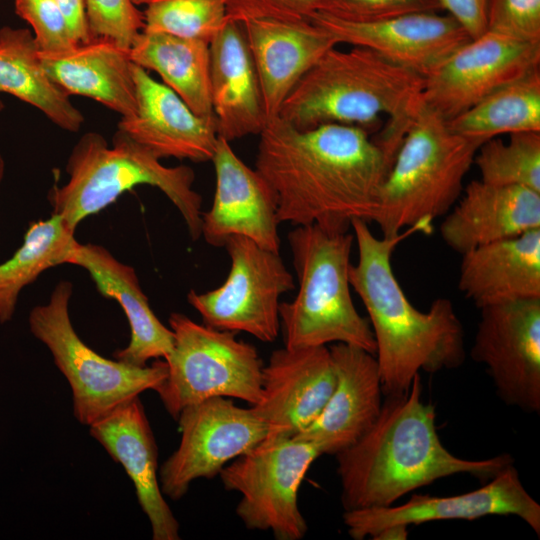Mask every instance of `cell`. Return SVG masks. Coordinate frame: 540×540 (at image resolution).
Segmentation results:
<instances>
[{
    "label": "cell",
    "instance_id": "9c48e42d",
    "mask_svg": "<svg viewBox=\"0 0 540 540\" xmlns=\"http://www.w3.org/2000/svg\"><path fill=\"white\" fill-rule=\"evenodd\" d=\"M168 322L174 345L165 360L167 375L154 391L174 419L185 407L212 397L259 401L263 363L253 345L182 313H172Z\"/></svg>",
    "mask_w": 540,
    "mask_h": 540
},
{
    "label": "cell",
    "instance_id": "5b68a950",
    "mask_svg": "<svg viewBox=\"0 0 540 540\" xmlns=\"http://www.w3.org/2000/svg\"><path fill=\"white\" fill-rule=\"evenodd\" d=\"M68 181L48 195L52 214L73 231L138 185L158 188L183 217L192 240L201 237L202 198L193 189L194 171L168 167L150 150L118 130L112 146L97 132H87L73 147L66 164Z\"/></svg>",
    "mask_w": 540,
    "mask_h": 540
},
{
    "label": "cell",
    "instance_id": "b9f144b4",
    "mask_svg": "<svg viewBox=\"0 0 540 540\" xmlns=\"http://www.w3.org/2000/svg\"><path fill=\"white\" fill-rule=\"evenodd\" d=\"M5 173V161L4 158L0 155V186Z\"/></svg>",
    "mask_w": 540,
    "mask_h": 540
},
{
    "label": "cell",
    "instance_id": "7c38bea8",
    "mask_svg": "<svg viewBox=\"0 0 540 540\" xmlns=\"http://www.w3.org/2000/svg\"><path fill=\"white\" fill-rule=\"evenodd\" d=\"M177 420L180 444L159 470L161 490L173 500L182 498L193 481L219 475L230 461L259 445L268 434L252 407H239L226 397L189 405Z\"/></svg>",
    "mask_w": 540,
    "mask_h": 540
},
{
    "label": "cell",
    "instance_id": "52a82bcc",
    "mask_svg": "<svg viewBox=\"0 0 540 540\" xmlns=\"http://www.w3.org/2000/svg\"><path fill=\"white\" fill-rule=\"evenodd\" d=\"M353 241L349 232L329 233L316 225L289 232L299 286L295 298L279 307L284 347L344 343L375 354L370 323L358 313L350 292Z\"/></svg>",
    "mask_w": 540,
    "mask_h": 540
},
{
    "label": "cell",
    "instance_id": "5bb4252c",
    "mask_svg": "<svg viewBox=\"0 0 540 540\" xmlns=\"http://www.w3.org/2000/svg\"><path fill=\"white\" fill-rule=\"evenodd\" d=\"M540 70V43L489 31L471 38L424 77L422 102L449 121L497 89Z\"/></svg>",
    "mask_w": 540,
    "mask_h": 540
},
{
    "label": "cell",
    "instance_id": "d6986e66",
    "mask_svg": "<svg viewBox=\"0 0 540 540\" xmlns=\"http://www.w3.org/2000/svg\"><path fill=\"white\" fill-rule=\"evenodd\" d=\"M136 111L117 129L157 158L211 161L218 141L216 119L197 115L172 89L133 63Z\"/></svg>",
    "mask_w": 540,
    "mask_h": 540
},
{
    "label": "cell",
    "instance_id": "484cf974",
    "mask_svg": "<svg viewBox=\"0 0 540 540\" xmlns=\"http://www.w3.org/2000/svg\"><path fill=\"white\" fill-rule=\"evenodd\" d=\"M49 77L68 95L91 98L121 117L136 111V87L130 49L106 38L60 52H40Z\"/></svg>",
    "mask_w": 540,
    "mask_h": 540
},
{
    "label": "cell",
    "instance_id": "1f68e13d",
    "mask_svg": "<svg viewBox=\"0 0 540 540\" xmlns=\"http://www.w3.org/2000/svg\"><path fill=\"white\" fill-rule=\"evenodd\" d=\"M473 164L485 183L540 193V132L511 133L507 141L492 138L478 148Z\"/></svg>",
    "mask_w": 540,
    "mask_h": 540
},
{
    "label": "cell",
    "instance_id": "60d3db41",
    "mask_svg": "<svg viewBox=\"0 0 540 540\" xmlns=\"http://www.w3.org/2000/svg\"><path fill=\"white\" fill-rule=\"evenodd\" d=\"M408 536V526L391 525L379 531L372 539L374 540H404Z\"/></svg>",
    "mask_w": 540,
    "mask_h": 540
},
{
    "label": "cell",
    "instance_id": "836d02e7",
    "mask_svg": "<svg viewBox=\"0 0 540 540\" xmlns=\"http://www.w3.org/2000/svg\"><path fill=\"white\" fill-rule=\"evenodd\" d=\"M91 38H106L130 49L145 23L132 0H84Z\"/></svg>",
    "mask_w": 540,
    "mask_h": 540
},
{
    "label": "cell",
    "instance_id": "ffe728a7",
    "mask_svg": "<svg viewBox=\"0 0 540 540\" xmlns=\"http://www.w3.org/2000/svg\"><path fill=\"white\" fill-rule=\"evenodd\" d=\"M329 350L333 391L317 418L294 436L315 444L321 455H336L359 440L379 416L383 394L374 354L344 343H334Z\"/></svg>",
    "mask_w": 540,
    "mask_h": 540
},
{
    "label": "cell",
    "instance_id": "ac0fdd59",
    "mask_svg": "<svg viewBox=\"0 0 540 540\" xmlns=\"http://www.w3.org/2000/svg\"><path fill=\"white\" fill-rule=\"evenodd\" d=\"M335 385L326 346L281 348L262 368L261 397L252 405L268 429L266 439L292 438L321 413Z\"/></svg>",
    "mask_w": 540,
    "mask_h": 540
},
{
    "label": "cell",
    "instance_id": "603a6c76",
    "mask_svg": "<svg viewBox=\"0 0 540 540\" xmlns=\"http://www.w3.org/2000/svg\"><path fill=\"white\" fill-rule=\"evenodd\" d=\"M540 228V193L521 186L471 181L440 227L445 244L463 255L479 246Z\"/></svg>",
    "mask_w": 540,
    "mask_h": 540
},
{
    "label": "cell",
    "instance_id": "83f0119b",
    "mask_svg": "<svg viewBox=\"0 0 540 540\" xmlns=\"http://www.w3.org/2000/svg\"><path fill=\"white\" fill-rule=\"evenodd\" d=\"M0 92L40 110L53 124L78 132L83 114L42 66L33 33L27 28H0Z\"/></svg>",
    "mask_w": 540,
    "mask_h": 540
},
{
    "label": "cell",
    "instance_id": "7402d4cb",
    "mask_svg": "<svg viewBox=\"0 0 540 540\" xmlns=\"http://www.w3.org/2000/svg\"><path fill=\"white\" fill-rule=\"evenodd\" d=\"M242 24L269 120L278 116L302 76L338 43L311 20L255 19Z\"/></svg>",
    "mask_w": 540,
    "mask_h": 540
},
{
    "label": "cell",
    "instance_id": "ab89813d",
    "mask_svg": "<svg viewBox=\"0 0 540 540\" xmlns=\"http://www.w3.org/2000/svg\"><path fill=\"white\" fill-rule=\"evenodd\" d=\"M57 2L63 10L77 42H89L92 38L87 24L84 0H57Z\"/></svg>",
    "mask_w": 540,
    "mask_h": 540
},
{
    "label": "cell",
    "instance_id": "f546056e",
    "mask_svg": "<svg viewBox=\"0 0 540 540\" xmlns=\"http://www.w3.org/2000/svg\"><path fill=\"white\" fill-rule=\"evenodd\" d=\"M62 218L51 214L48 219L29 224L22 245L0 263V323L12 320L22 290L49 268L68 264L78 241Z\"/></svg>",
    "mask_w": 540,
    "mask_h": 540
},
{
    "label": "cell",
    "instance_id": "4dcf8cb0",
    "mask_svg": "<svg viewBox=\"0 0 540 540\" xmlns=\"http://www.w3.org/2000/svg\"><path fill=\"white\" fill-rule=\"evenodd\" d=\"M447 123L482 144L501 134L540 132V70L497 89Z\"/></svg>",
    "mask_w": 540,
    "mask_h": 540
},
{
    "label": "cell",
    "instance_id": "f35d334b",
    "mask_svg": "<svg viewBox=\"0 0 540 540\" xmlns=\"http://www.w3.org/2000/svg\"><path fill=\"white\" fill-rule=\"evenodd\" d=\"M490 0H440L447 11L467 31L471 38L487 30V12Z\"/></svg>",
    "mask_w": 540,
    "mask_h": 540
},
{
    "label": "cell",
    "instance_id": "e0dca14e",
    "mask_svg": "<svg viewBox=\"0 0 540 540\" xmlns=\"http://www.w3.org/2000/svg\"><path fill=\"white\" fill-rule=\"evenodd\" d=\"M216 186L211 208L202 212L201 236L214 247H224L233 236L246 237L279 253L281 241L277 199L256 169L247 166L230 142L218 137L211 159Z\"/></svg>",
    "mask_w": 540,
    "mask_h": 540
},
{
    "label": "cell",
    "instance_id": "d6a6232c",
    "mask_svg": "<svg viewBox=\"0 0 540 540\" xmlns=\"http://www.w3.org/2000/svg\"><path fill=\"white\" fill-rule=\"evenodd\" d=\"M143 16L144 31L210 43L228 20L227 0H152Z\"/></svg>",
    "mask_w": 540,
    "mask_h": 540
},
{
    "label": "cell",
    "instance_id": "30bf717a",
    "mask_svg": "<svg viewBox=\"0 0 540 540\" xmlns=\"http://www.w3.org/2000/svg\"><path fill=\"white\" fill-rule=\"evenodd\" d=\"M321 456L315 444L297 438L265 439L219 473L226 490L241 494L236 514L247 529L271 531L277 540H300L308 529L298 490Z\"/></svg>",
    "mask_w": 540,
    "mask_h": 540
},
{
    "label": "cell",
    "instance_id": "d4e9b609",
    "mask_svg": "<svg viewBox=\"0 0 540 540\" xmlns=\"http://www.w3.org/2000/svg\"><path fill=\"white\" fill-rule=\"evenodd\" d=\"M68 264L86 270L98 292L122 307L130 327V341L113 354L116 360L145 366L150 359L169 357L174 345L173 332L151 309L133 267L119 261L101 245L79 242Z\"/></svg>",
    "mask_w": 540,
    "mask_h": 540
},
{
    "label": "cell",
    "instance_id": "6da1fadb",
    "mask_svg": "<svg viewBox=\"0 0 540 540\" xmlns=\"http://www.w3.org/2000/svg\"><path fill=\"white\" fill-rule=\"evenodd\" d=\"M255 169L273 189L280 223L346 233L373 221L393 156L357 126L299 130L276 116L259 134Z\"/></svg>",
    "mask_w": 540,
    "mask_h": 540
},
{
    "label": "cell",
    "instance_id": "9a60e30c",
    "mask_svg": "<svg viewBox=\"0 0 540 540\" xmlns=\"http://www.w3.org/2000/svg\"><path fill=\"white\" fill-rule=\"evenodd\" d=\"M490 515H514L540 536V505L523 486L513 464L481 488L454 496L413 495L402 505L345 511L343 522L355 540L373 538L391 525H418L441 520H476Z\"/></svg>",
    "mask_w": 540,
    "mask_h": 540
},
{
    "label": "cell",
    "instance_id": "ee69618b",
    "mask_svg": "<svg viewBox=\"0 0 540 540\" xmlns=\"http://www.w3.org/2000/svg\"><path fill=\"white\" fill-rule=\"evenodd\" d=\"M4 109V104L3 102L0 100V112Z\"/></svg>",
    "mask_w": 540,
    "mask_h": 540
},
{
    "label": "cell",
    "instance_id": "44dd1931",
    "mask_svg": "<svg viewBox=\"0 0 540 540\" xmlns=\"http://www.w3.org/2000/svg\"><path fill=\"white\" fill-rule=\"evenodd\" d=\"M90 434L132 480L154 540H178L179 524L164 499L158 478V450L139 396L90 425Z\"/></svg>",
    "mask_w": 540,
    "mask_h": 540
},
{
    "label": "cell",
    "instance_id": "7bdbcfd3",
    "mask_svg": "<svg viewBox=\"0 0 540 540\" xmlns=\"http://www.w3.org/2000/svg\"><path fill=\"white\" fill-rule=\"evenodd\" d=\"M132 1L136 6H138V5H143V4L147 5L152 0H132Z\"/></svg>",
    "mask_w": 540,
    "mask_h": 540
},
{
    "label": "cell",
    "instance_id": "4fadbf2b",
    "mask_svg": "<svg viewBox=\"0 0 540 540\" xmlns=\"http://www.w3.org/2000/svg\"><path fill=\"white\" fill-rule=\"evenodd\" d=\"M480 309L471 357L484 364L498 396L526 412L540 411V298Z\"/></svg>",
    "mask_w": 540,
    "mask_h": 540
},
{
    "label": "cell",
    "instance_id": "277c9868",
    "mask_svg": "<svg viewBox=\"0 0 540 540\" xmlns=\"http://www.w3.org/2000/svg\"><path fill=\"white\" fill-rule=\"evenodd\" d=\"M424 77L361 46L328 50L284 100L278 117L299 130L322 125L368 131L382 116L381 135L401 142L421 103Z\"/></svg>",
    "mask_w": 540,
    "mask_h": 540
},
{
    "label": "cell",
    "instance_id": "8fae6325",
    "mask_svg": "<svg viewBox=\"0 0 540 540\" xmlns=\"http://www.w3.org/2000/svg\"><path fill=\"white\" fill-rule=\"evenodd\" d=\"M224 247L231 261L226 280L211 291L191 290L188 303L209 327L273 342L281 327L280 297L294 289L292 274L280 253L246 237L233 236Z\"/></svg>",
    "mask_w": 540,
    "mask_h": 540
},
{
    "label": "cell",
    "instance_id": "ba28073f",
    "mask_svg": "<svg viewBox=\"0 0 540 540\" xmlns=\"http://www.w3.org/2000/svg\"><path fill=\"white\" fill-rule=\"evenodd\" d=\"M72 293L70 281L57 283L48 302L31 310L28 324L70 384L75 418L90 426L142 392L155 390L168 369L165 360H157L150 366H135L104 358L91 349L72 325L69 314Z\"/></svg>",
    "mask_w": 540,
    "mask_h": 540
},
{
    "label": "cell",
    "instance_id": "e575fe53",
    "mask_svg": "<svg viewBox=\"0 0 540 540\" xmlns=\"http://www.w3.org/2000/svg\"><path fill=\"white\" fill-rule=\"evenodd\" d=\"M15 11L32 27L40 52H60L79 44L57 0H15Z\"/></svg>",
    "mask_w": 540,
    "mask_h": 540
},
{
    "label": "cell",
    "instance_id": "2e32d148",
    "mask_svg": "<svg viewBox=\"0 0 540 540\" xmlns=\"http://www.w3.org/2000/svg\"><path fill=\"white\" fill-rule=\"evenodd\" d=\"M440 12H416L368 22H349L315 12L310 20L338 44L368 48L425 77L471 39L456 19Z\"/></svg>",
    "mask_w": 540,
    "mask_h": 540
},
{
    "label": "cell",
    "instance_id": "f1b7e54d",
    "mask_svg": "<svg viewBox=\"0 0 540 540\" xmlns=\"http://www.w3.org/2000/svg\"><path fill=\"white\" fill-rule=\"evenodd\" d=\"M130 57L134 64L159 74L197 115L214 118L208 42L143 30L130 48Z\"/></svg>",
    "mask_w": 540,
    "mask_h": 540
},
{
    "label": "cell",
    "instance_id": "8992f818",
    "mask_svg": "<svg viewBox=\"0 0 540 540\" xmlns=\"http://www.w3.org/2000/svg\"><path fill=\"white\" fill-rule=\"evenodd\" d=\"M481 144L453 132L421 100L379 192L373 222L382 237L420 224L432 226L449 212Z\"/></svg>",
    "mask_w": 540,
    "mask_h": 540
},
{
    "label": "cell",
    "instance_id": "cb8c5ba5",
    "mask_svg": "<svg viewBox=\"0 0 540 540\" xmlns=\"http://www.w3.org/2000/svg\"><path fill=\"white\" fill-rule=\"evenodd\" d=\"M210 90L218 137L259 135L268 118L241 22L228 19L209 43Z\"/></svg>",
    "mask_w": 540,
    "mask_h": 540
},
{
    "label": "cell",
    "instance_id": "4316f807",
    "mask_svg": "<svg viewBox=\"0 0 540 540\" xmlns=\"http://www.w3.org/2000/svg\"><path fill=\"white\" fill-rule=\"evenodd\" d=\"M458 288L478 308L540 298V228L463 254Z\"/></svg>",
    "mask_w": 540,
    "mask_h": 540
},
{
    "label": "cell",
    "instance_id": "7a4b0ae2",
    "mask_svg": "<svg viewBox=\"0 0 540 540\" xmlns=\"http://www.w3.org/2000/svg\"><path fill=\"white\" fill-rule=\"evenodd\" d=\"M385 397L369 430L335 455L345 511L393 505L455 474L490 480L513 464L509 454L469 460L450 453L437 434L434 406L422 401L420 374L406 392Z\"/></svg>",
    "mask_w": 540,
    "mask_h": 540
},
{
    "label": "cell",
    "instance_id": "8d00e7d4",
    "mask_svg": "<svg viewBox=\"0 0 540 540\" xmlns=\"http://www.w3.org/2000/svg\"><path fill=\"white\" fill-rule=\"evenodd\" d=\"M486 31L540 43V0H490Z\"/></svg>",
    "mask_w": 540,
    "mask_h": 540
},
{
    "label": "cell",
    "instance_id": "3957f363",
    "mask_svg": "<svg viewBox=\"0 0 540 540\" xmlns=\"http://www.w3.org/2000/svg\"><path fill=\"white\" fill-rule=\"evenodd\" d=\"M351 228L358 260L350 266L349 281L369 316L383 394L406 392L421 370L435 373L461 366L464 330L451 301L438 298L427 311L418 310L392 268L396 246L416 232L430 234L433 226L416 225L390 238H377L361 219H354Z\"/></svg>",
    "mask_w": 540,
    "mask_h": 540
},
{
    "label": "cell",
    "instance_id": "74e56055",
    "mask_svg": "<svg viewBox=\"0 0 540 540\" xmlns=\"http://www.w3.org/2000/svg\"><path fill=\"white\" fill-rule=\"evenodd\" d=\"M316 0H227V17L246 22L255 19L310 20Z\"/></svg>",
    "mask_w": 540,
    "mask_h": 540
},
{
    "label": "cell",
    "instance_id": "d590c367",
    "mask_svg": "<svg viewBox=\"0 0 540 540\" xmlns=\"http://www.w3.org/2000/svg\"><path fill=\"white\" fill-rule=\"evenodd\" d=\"M316 7V12L349 22H368L409 13L443 11L440 0H316Z\"/></svg>",
    "mask_w": 540,
    "mask_h": 540
}]
</instances>
